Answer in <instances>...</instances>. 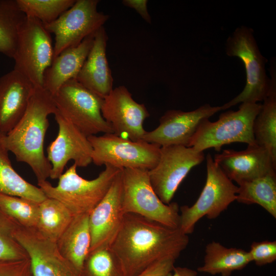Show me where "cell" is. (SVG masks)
<instances>
[{"label":"cell","instance_id":"6da1fadb","mask_svg":"<svg viewBox=\"0 0 276 276\" xmlns=\"http://www.w3.org/2000/svg\"><path fill=\"white\" fill-rule=\"evenodd\" d=\"M189 242L188 235L179 228L127 213L110 247L119 259L125 276H136L162 259H177Z\"/></svg>","mask_w":276,"mask_h":276},{"label":"cell","instance_id":"7a4b0ae2","mask_svg":"<svg viewBox=\"0 0 276 276\" xmlns=\"http://www.w3.org/2000/svg\"><path fill=\"white\" fill-rule=\"evenodd\" d=\"M57 111L53 95L43 87H34L28 107L4 140L9 152L18 162L27 164L38 182L50 177L51 165L44 152L48 117Z\"/></svg>","mask_w":276,"mask_h":276},{"label":"cell","instance_id":"3957f363","mask_svg":"<svg viewBox=\"0 0 276 276\" xmlns=\"http://www.w3.org/2000/svg\"><path fill=\"white\" fill-rule=\"evenodd\" d=\"M77 168L74 163L59 177L56 187L47 180L38 182L47 197L61 202L74 216L89 214L105 196L122 170L105 165L97 177L87 180L79 175Z\"/></svg>","mask_w":276,"mask_h":276},{"label":"cell","instance_id":"277c9868","mask_svg":"<svg viewBox=\"0 0 276 276\" xmlns=\"http://www.w3.org/2000/svg\"><path fill=\"white\" fill-rule=\"evenodd\" d=\"M261 108V103H242L237 111L223 112L215 122L203 120L189 147L203 152L211 148L220 151L223 145L236 142L256 145L252 126Z\"/></svg>","mask_w":276,"mask_h":276},{"label":"cell","instance_id":"5b68a950","mask_svg":"<svg viewBox=\"0 0 276 276\" xmlns=\"http://www.w3.org/2000/svg\"><path fill=\"white\" fill-rule=\"evenodd\" d=\"M225 52L227 56L237 57L242 61L246 81L243 90L221 106L222 110L240 103L263 101L268 93L270 80L266 72V59L260 52L253 30L246 26L236 28L226 40Z\"/></svg>","mask_w":276,"mask_h":276},{"label":"cell","instance_id":"8992f818","mask_svg":"<svg viewBox=\"0 0 276 276\" xmlns=\"http://www.w3.org/2000/svg\"><path fill=\"white\" fill-rule=\"evenodd\" d=\"M122 206L124 214H135L164 225L179 228V208L176 202L163 203L153 190L148 170H122Z\"/></svg>","mask_w":276,"mask_h":276},{"label":"cell","instance_id":"52a82bcc","mask_svg":"<svg viewBox=\"0 0 276 276\" xmlns=\"http://www.w3.org/2000/svg\"><path fill=\"white\" fill-rule=\"evenodd\" d=\"M206 179L196 202L191 206L179 208V229L188 235L193 233L202 217L217 218L236 200L238 187L214 162L210 153L206 156Z\"/></svg>","mask_w":276,"mask_h":276},{"label":"cell","instance_id":"ba28073f","mask_svg":"<svg viewBox=\"0 0 276 276\" xmlns=\"http://www.w3.org/2000/svg\"><path fill=\"white\" fill-rule=\"evenodd\" d=\"M53 56L50 33L41 21L26 16L19 29L12 57L13 70L25 76L34 86L43 87L44 74Z\"/></svg>","mask_w":276,"mask_h":276},{"label":"cell","instance_id":"9c48e42d","mask_svg":"<svg viewBox=\"0 0 276 276\" xmlns=\"http://www.w3.org/2000/svg\"><path fill=\"white\" fill-rule=\"evenodd\" d=\"M53 97L57 111L87 137L113 133L102 115L103 99L75 79L64 83Z\"/></svg>","mask_w":276,"mask_h":276},{"label":"cell","instance_id":"30bf717a","mask_svg":"<svg viewBox=\"0 0 276 276\" xmlns=\"http://www.w3.org/2000/svg\"><path fill=\"white\" fill-rule=\"evenodd\" d=\"M92 148V162L120 169L150 170L158 162L160 147L145 141H132L113 133L87 137Z\"/></svg>","mask_w":276,"mask_h":276},{"label":"cell","instance_id":"8fae6325","mask_svg":"<svg viewBox=\"0 0 276 276\" xmlns=\"http://www.w3.org/2000/svg\"><path fill=\"white\" fill-rule=\"evenodd\" d=\"M98 0H76L54 21L43 24L55 35L53 58L63 50L76 47L94 34L109 19L98 10Z\"/></svg>","mask_w":276,"mask_h":276},{"label":"cell","instance_id":"7c38bea8","mask_svg":"<svg viewBox=\"0 0 276 276\" xmlns=\"http://www.w3.org/2000/svg\"><path fill=\"white\" fill-rule=\"evenodd\" d=\"M204 159L203 152L192 147L171 145L160 147L158 163L148 171L153 190L160 200L168 204L181 182L194 167Z\"/></svg>","mask_w":276,"mask_h":276},{"label":"cell","instance_id":"4fadbf2b","mask_svg":"<svg viewBox=\"0 0 276 276\" xmlns=\"http://www.w3.org/2000/svg\"><path fill=\"white\" fill-rule=\"evenodd\" d=\"M101 113L113 134L132 141L143 140L146 132L144 122L150 114L145 105L136 102L125 86L113 88L103 98Z\"/></svg>","mask_w":276,"mask_h":276},{"label":"cell","instance_id":"5bb4252c","mask_svg":"<svg viewBox=\"0 0 276 276\" xmlns=\"http://www.w3.org/2000/svg\"><path fill=\"white\" fill-rule=\"evenodd\" d=\"M222 110L221 106L204 104L190 111L170 109L159 119V124L151 131H146L143 141L164 147L171 145L189 147L190 143L200 122Z\"/></svg>","mask_w":276,"mask_h":276},{"label":"cell","instance_id":"9a60e30c","mask_svg":"<svg viewBox=\"0 0 276 276\" xmlns=\"http://www.w3.org/2000/svg\"><path fill=\"white\" fill-rule=\"evenodd\" d=\"M58 131L47 148L51 165L50 177L58 179L71 160L77 167H86L92 162L93 148L88 137L58 111L54 114Z\"/></svg>","mask_w":276,"mask_h":276},{"label":"cell","instance_id":"2e32d148","mask_svg":"<svg viewBox=\"0 0 276 276\" xmlns=\"http://www.w3.org/2000/svg\"><path fill=\"white\" fill-rule=\"evenodd\" d=\"M14 236L29 257L33 276H81L80 272L60 254L56 243L36 228L19 226Z\"/></svg>","mask_w":276,"mask_h":276},{"label":"cell","instance_id":"e0dca14e","mask_svg":"<svg viewBox=\"0 0 276 276\" xmlns=\"http://www.w3.org/2000/svg\"><path fill=\"white\" fill-rule=\"evenodd\" d=\"M214 162L238 185L264 176L276 175V160L265 148L248 145L246 149H226L214 156Z\"/></svg>","mask_w":276,"mask_h":276},{"label":"cell","instance_id":"ac0fdd59","mask_svg":"<svg viewBox=\"0 0 276 276\" xmlns=\"http://www.w3.org/2000/svg\"><path fill=\"white\" fill-rule=\"evenodd\" d=\"M121 173L122 171L103 198L89 213L91 243L89 252L100 247H110L120 231L124 215L122 206Z\"/></svg>","mask_w":276,"mask_h":276},{"label":"cell","instance_id":"d6986e66","mask_svg":"<svg viewBox=\"0 0 276 276\" xmlns=\"http://www.w3.org/2000/svg\"><path fill=\"white\" fill-rule=\"evenodd\" d=\"M34 85L13 70L0 77V132L6 134L25 113Z\"/></svg>","mask_w":276,"mask_h":276},{"label":"cell","instance_id":"ffe728a7","mask_svg":"<svg viewBox=\"0 0 276 276\" xmlns=\"http://www.w3.org/2000/svg\"><path fill=\"white\" fill-rule=\"evenodd\" d=\"M108 37L104 26L95 34L92 46L75 79L102 98L112 90L113 78L106 57Z\"/></svg>","mask_w":276,"mask_h":276},{"label":"cell","instance_id":"44dd1931","mask_svg":"<svg viewBox=\"0 0 276 276\" xmlns=\"http://www.w3.org/2000/svg\"><path fill=\"white\" fill-rule=\"evenodd\" d=\"M95 34L78 45L63 50L53 59L44 73L43 82V87L52 95L64 83L76 78L92 46Z\"/></svg>","mask_w":276,"mask_h":276},{"label":"cell","instance_id":"7402d4cb","mask_svg":"<svg viewBox=\"0 0 276 276\" xmlns=\"http://www.w3.org/2000/svg\"><path fill=\"white\" fill-rule=\"evenodd\" d=\"M89 215H75L56 242L60 254L80 272L90 247Z\"/></svg>","mask_w":276,"mask_h":276},{"label":"cell","instance_id":"603a6c76","mask_svg":"<svg viewBox=\"0 0 276 276\" xmlns=\"http://www.w3.org/2000/svg\"><path fill=\"white\" fill-rule=\"evenodd\" d=\"M250 262L248 251L228 248L213 241L206 245L203 264L197 270L211 275L231 276L234 271L243 269Z\"/></svg>","mask_w":276,"mask_h":276},{"label":"cell","instance_id":"cb8c5ba5","mask_svg":"<svg viewBox=\"0 0 276 276\" xmlns=\"http://www.w3.org/2000/svg\"><path fill=\"white\" fill-rule=\"evenodd\" d=\"M270 87L252 126L257 145L266 149L276 160V73L274 62L270 66Z\"/></svg>","mask_w":276,"mask_h":276},{"label":"cell","instance_id":"d4e9b609","mask_svg":"<svg viewBox=\"0 0 276 276\" xmlns=\"http://www.w3.org/2000/svg\"><path fill=\"white\" fill-rule=\"evenodd\" d=\"M4 137V134L0 133V194L40 203L47 197L39 187L26 181L13 168Z\"/></svg>","mask_w":276,"mask_h":276},{"label":"cell","instance_id":"484cf974","mask_svg":"<svg viewBox=\"0 0 276 276\" xmlns=\"http://www.w3.org/2000/svg\"><path fill=\"white\" fill-rule=\"evenodd\" d=\"M74 216L61 202L47 197L39 203L36 228L45 238L56 243Z\"/></svg>","mask_w":276,"mask_h":276},{"label":"cell","instance_id":"4316f807","mask_svg":"<svg viewBox=\"0 0 276 276\" xmlns=\"http://www.w3.org/2000/svg\"><path fill=\"white\" fill-rule=\"evenodd\" d=\"M238 186L237 201L259 204L276 218V175L264 176Z\"/></svg>","mask_w":276,"mask_h":276},{"label":"cell","instance_id":"83f0119b","mask_svg":"<svg viewBox=\"0 0 276 276\" xmlns=\"http://www.w3.org/2000/svg\"><path fill=\"white\" fill-rule=\"evenodd\" d=\"M26 16L16 0H0V53L12 58Z\"/></svg>","mask_w":276,"mask_h":276},{"label":"cell","instance_id":"f1b7e54d","mask_svg":"<svg viewBox=\"0 0 276 276\" xmlns=\"http://www.w3.org/2000/svg\"><path fill=\"white\" fill-rule=\"evenodd\" d=\"M80 274L81 276H125L119 259L109 247L89 252Z\"/></svg>","mask_w":276,"mask_h":276},{"label":"cell","instance_id":"f546056e","mask_svg":"<svg viewBox=\"0 0 276 276\" xmlns=\"http://www.w3.org/2000/svg\"><path fill=\"white\" fill-rule=\"evenodd\" d=\"M39 203L24 198L0 194V209L22 227L36 228Z\"/></svg>","mask_w":276,"mask_h":276},{"label":"cell","instance_id":"4dcf8cb0","mask_svg":"<svg viewBox=\"0 0 276 276\" xmlns=\"http://www.w3.org/2000/svg\"><path fill=\"white\" fill-rule=\"evenodd\" d=\"M76 0H16L26 16L34 18L43 24L57 19L71 8Z\"/></svg>","mask_w":276,"mask_h":276},{"label":"cell","instance_id":"1f68e13d","mask_svg":"<svg viewBox=\"0 0 276 276\" xmlns=\"http://www.w3.org/2000/svg\"><path fill=\"white\" fill-rule=\"evenodd\" d=\"M19 225L0 209V260H16L29 258L14 236Z\"/></svg>","mask_w":276,"mask_h":276},{"label":"cell","instance_id":"d6a6232c","mask_svg":"<svg viewBox=\"0 0 276 276\" xmlns=\"http://www.w3.org/2000/svg\"><path fill=\"white\" fill-rule=\"evenodd\" d=\"M251 262L262 266L276 260V241L264 240L253 242L248 251Z\"/></svg>","mask_w":276,"mask_h":276},{"label":"cell","instance_id":"836d02e7","mask_svg":"<svg viewBox=\"0 0 276 276\" xmlns=\"http://www.w3.org/2000/svg\"><path fill=\"white\" fill-rule=\"evenodd\" d=\"M0 276H33L29 258L0 260Z\"/></svg>","mask_w":276,"mask_h":276},{"label":"cell","instance_id":"e575fe53","mask_svg":"<svg viewBox=\"0 0 276 276\" xmlns=\"http://www.w3.org/2000/svg\"><path fill=\"white\" fill-rule=\"evenodd\" d=\"M176 259L168 257L153 263L136 276H169L174 268Z\"/></svg>","mask_w":276,"mask_h":276},{"label":"cell","instance_id":"d590c367","mask_svg":"<svg viewBox=\"0 0 276 276\" xmlns=\"http://www.w3.org/2000/svg\"><path fill=\"white\" fill-rule=\"evenodd\" d=\"M122 3L124 6L134 9L145 21L151 23L147 9V0H123Z\"/></svg>","mask_w":276,"mask_h":276},{"label":"cell","instance_id":"8d00e7d4","mask_svg":"<svg viewBox=\"0 0 276 276\" xmlns=\"http://www.w3.org/2000/svg\"><path fill=\"white\" fill-rule=\"evenodd\" d=\"M169 276H199L196 270L186 267H174Z\"/></svg>","mask_w":276,"mask_h":276},{"label":"cell","instance_id":"74e56055","mask_svg":"<svg viewBox=\"0 0 276 276\" xmlns=\"http://www.w3.org/2000/svg\"><path fill=\"white\" fill-rule=\"evenodd\" d=\"M0 133H1L0 132Z\"/></svg>","mask_w":276,"mask_h":276}]
</instances>
